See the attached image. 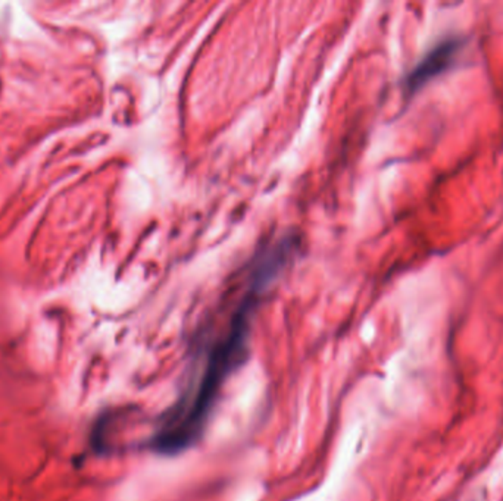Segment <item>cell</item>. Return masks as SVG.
Returning <instances> with one entry per match:
<instances>
[{"label":"cell","mask_w":503,"mask_h":501,"mask_svg":"<svg viewBox=\"0 0 503 501\" xmlns=\"http://www.w3.org/2000/svg\"><path fill=\"white\" fill-rule=\"evenodd\" d=\"M461 46L459 38H448V40L439 43L434 49L430 50L429 54L421 59L420 63L405 79L407 95H412L416 90H420L424 84L429 83L430 79L448 70L454 63L455 56L461 49Z\"/></svg>","instance_id":"6da1fadb"}]
</instances>
